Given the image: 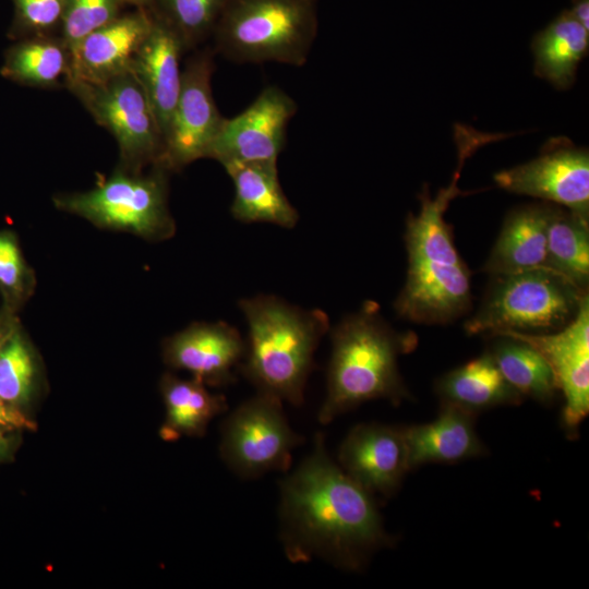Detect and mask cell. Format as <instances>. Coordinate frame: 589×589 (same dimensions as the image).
I'll return each mask as SVG.
<instances>
[{
	"mask_svg": "<svg viewBox=\"0 0 589 589\" xmlns=\"http://www.w3.org/2000/svg\"><path fill=\"white\" fill-rule=\"evenodd\" d=\"M245 351L247 340L236 327L225 322L194 323L166 340L164 358L205 385L225 386L236 381L233 369Z\"/></svg>",
	"mask_w": 589,
	"mask_h": 589,
	"instance_id": "obj_14",
	"label": "cell"
},
{
	"mask_svg": "<svg viewBox=\"0 0 589 589\" xmlns=\"http://www.w3.org/2000/svg\"><path fill=\"white\" fill-rule=\"evenodd\" d=\"M570 14L589 31V0H572Z\"/></svg>",
	"mask_w": 589,
	"mask_h": 589,
	"instance_id": "obj_33",
	"label": "cell"
},
{
	"mask_svg": "<svg viewBox=\"0 0 589 589\" xmlns=\"http://www.w3.org/2000/svg\"><path fill=\"white\" fill-rule=\"evenodd\" d=\"M279 520L281 543L293 563L318 557L357 570L392 543L373 495L328 456L322 433L280 484Z\"/></svg>",
	"mask_w": 589,
	"mask_h": 589,
	"instance_id": "obj_1",
	"label": "cell"
},
{
	"mask_svg": "<svg viewBox=\"0 0 589 589\" xmlns=\"http://www.w3.org/2000/svg\"><path fill=\"white\" fill-rule=\"evenodd\" d=\"M317 29L316 0H231L213 32V50L237 63L302 67Z\"/></svg>",
	"mask_w": 589,
	"mask_h": 589,
	"instance_id": "obj_5",
	"label": "cell"
},
{
	"mask_svg": "<svg viewBox=\"0 0 589 589\" xmlns=\"http://www.w3.org/2000/svg\"><path fill=\"white\" fill-rule=\"evenodd\" d=\"M0 74L23 86L67 88L71 50L59 35L16 40L4 51Z\"/></svg>",
	"mask_w": 589,
	"mask_h": 589,
	"instance_id": "obj_22",
	"label": "cell"
},
{
	"mask_svg": "<svg viewBox=\"0 0 589 589\" xmlns=\"http://www.w3.org/2000/svg\"><path fill=\"white\" fill-rule=\"evenodd\" d=\"M464 163L458 161L450 183L432 197L425 185L420 211L406 220L407 278L394 302L397 315L417 324H448L471 306L470 272L445 220L450 202L465 194L457 183Z\"/></svg>",
	"mask_w": 589,
	"mask_h": 589,
	"instance_id": "obj_2",
	"label": "cell"
},
{
	"mask_svg": "<svg viewBox=\"0 0 589 589\" xmlns=\"http://www.w3.org/2000/svg\"><path fill=\"white\" fill-rule=\"evenodd\" d=\"M149 173L119 168L85 192L53 197L57 208L83 217L100 228L124 230L149 240H164L175 232L168 208V172L153 165Z\"/></svg>",
	"mask_w": 589,
	"mask_h": 589,
	"instance_id": "obj_7",
	"label": "cell"
},
{
	"mask_svg": "<svg viewBox=\"0 0 589 589\" xmlns=\"http://www.w3.org/2000/svg\"><path fill=\"white\" fill-rule=\"evenodd\" d=\"M474 418V412L442 401L433 421L402 428L409 469L430 462L453 464L483 454Z\"/></svg>",
	"mask_w": 589,
	"mask_h": 589,
	"instance_id": "obj_18",
	"label": "cell"
},
{
	"mask_svg": "<svg viewBox=\"0 0 589 589\" xmlns=\"http://www.w3.org/2000/svg\"><path fill=\"white\" fill-rule=\"evenodd\" d=\"M587 296L588 291L545 266L495 275L465 330L492 337L505 332H556L575 318Z\"/></svg>",
	"mask_w": 589,
	"mask_h": 589,
	"instance_id": "obj_6",
	"label": "cell"
},
{
	"mask_svg": "<svg viewBox=\"0 0 589 589\" xmlns=\"http://www.w3.org/2000/svg\"><path fill=\"white\" fill-rule=\"evenodd\" d=\"M496 336L525 341L542 354L565 399L564 426L573 432L578 429L589 412V296L582 300L575 318L556 332H505Z\"/></svg>",
	"mask_w": 589,
	"mask_h": 589,
	"instance_id": "obj_13",
	"label": "cell"
},
{
	"mask_svg": "<svg viewBox=\"0 0 589 589\" xmlns=\"http://www.w3.org/2000/svg\"><path fill=\"white\" fill-rule=\"evenodd\" d=\"M223 167L235 187L231 204L235 219L284 228L297 225L299 214L281 189L277 160L231 163Z\"/></svg>",
	"mask_w": 589,
	"mask_h": 589,
	"instance_id": "obj_19",
	"label": "cell"
},
{
	"mask_svg": "<svg viewBox=\"0 0 589 589\" xmlns=\"http://www.w3.org/2000/svg\"><path fill=\"white\" fill-rule=\"evenodd\" d=\"M501 189L542 199L589 218V153L566 137L551 139L540 155L498 171Z\"/></svg>",
	"mask_w": 589,
	"mask_h": 589,
	"instance_id": "obj_11",
	"label": "cell"
},
{
	"mask_svg": "<svg viewBox=\"0 0 589 589\" xmlns=\"http://www.w3.org/2000/svg\"><path fill=\"white\" fill-rule=\"evenodd\" d=\"M339 466L368 492L390 496L409 471L402 428L359 424L344 440Z\"/></svg>",
	"mask_w": 589,
	"mask_h": 589,
	"instance_id": "obj_15",
	"label": "cell"
},
{
	"mask_svg": "<svg viewBox=\"0 0 589 589\" xmlns=\"http://www.w3.org/2000/svg\"><path fill=\"white\" fill-rule=\"evenodd\" d=\"M230 1L154 0L149 10L176 32L187 51L213 35Z\"/></svg>",
	"mask_w": 589,
	"mask_h": 589,
	"instance_id": "obj_27",
	"label": "cell"
},
{
	"mask_svg": "<svg viewBox=\"0 0 589 589\" xmlns=\"http://www.w3.org/2000/svg\"><path fill=\"white\" fill-rule=\"evenodd\" d=\"M281 401L259 392L225 421L220 454L239 477L256 478L290 467L292 449L303 440L288 424Z\"/></svg>",
	"mask_w": 589,
	"mask_h": 589,
	"instance_id": "obj_9",
	"label": "cell"
},
{
	"mask_svg": "<svg viewBox=\"0 0 589 589\" xmlns=\"http://www.w3.org/2000/svg\"><path fill=\"white\" fill-rule=\"evenodd\" d=\"M11 333L12 332H8L5 328L0 327V354Z\"/></svg>",
	"mask_w": 589,
	"mask_h": 589,
	"instance_id": "obj_36",
	"label": "cell"
},
{
	"mask_svg": "<svg viewBox=\"0 0 589 589\" xmlns=\"http://www.w3.org/2000/svg\"><path fill=\"white\" fill-rule=\"evenodd\" d=\"M26 268L16 241L9 235H0V285L13 291L24 286Z\"/></svg>",
	"mask_w": 589,
	"mask_h": 589,
	"instance_id": "obj_31",
	"label": "cell"
},
{
	"mask_svg": "<svg viewBox=\"0 0 589 589\" xmlns=\"http://www.w3.org/2000/svg\"><path fill=\"white\" fill-rule=\"evenodd\" d=\"M498 339L489 352L502 375L522 397L549 402L558 390L553 372L542 354L525 341L506 336Z\"/></svg>",
	"mask_w": 589,
	"mask_h": 589,
	"instance_id": "obj_26",
	"label": "cell"
},
{
	"mask_svg": "<svg viewBox=\"0 0 589 589\" xmlns=\"http://www.w3.org/2000/svg\"><path fill=\"white\" fill-rule=\"evenodd\" d=\"M123 0H64L60 36L70 50L86 35L121 14Z\"/></svg>",
	"mask_w": 589,
	"mask_h": 589,
	"instance_id": "obj_30",
	"label": "cell"
},
{
	"mask_svg": "<svg viewBox=\"0 0 589 589\" xmlns=\"http://www.w3.org/2000/svg\"><path fill=\"white\" fill-rule=\"evenodd\" d=\"M4 429L0 428V456L9 448V440L5 436Z\"/></svg>",
	"mask_w": 589,
	"mask_h": 589,
	"instance_id": "obj_35",
	"label": "cell"
},
{
	"mask_svg": "<svg viewBox=\"0 0 589 589\" xmlns=\"http://www.w3.org/2000/svg\"><path fill=\"white\" fill-rule=\"evenodd\" d=\"M152 15L151 29L131 63L130 72L144 89L165 142L180 92V61L185 50L176 32L163 20Z\"/></svg>",
	"mask_w": 589,
	"mask_h": 589,
	"instance_id": "obj_17",
	"label": "cell"
},
{
	"mask_svg": "<svg viewBox=\"0 0 589 589\" xmlns=\"http://www.w3.org/2000/svg\"><path fill=\"white\" fill-rule=\"evenodd\" d=\"M332 356L327 393L318 412L323 424L372 399L394 405L410 398L398 371V357L412 351L418 337L398 332L381 315L374 301L346 315L330 330Z\"/></svg>",
	"mask_w": 589,
	"mask_h": 589,
	"instance_id": "obj_3",
	"label": "cell"
},
{
	"mask_svg": "<svg viewBox=\"0 0 589 589\" xmlns=\"http://www.w3.org/2000/svg\"><path fill=\"white\" fill-rule=\"evenodd\" d=\"M238 304L249 328L240 372L259 392L301 405L315 349L329 330L327 314L267 294L242 299Z\"/></svg>",
	"mask_w": 589,
	"mask_h": 589,
	"instance_id": "obj_4",
	"label": "cell"
},
{
	"mask_svg": "<svg viewBox=\"0 0 589 589\" xmlns=\"http://www.w3.org/2000/svg\"><path fill=\"white\" fill-rule=\"evenodd\" d=\"M13 19L8 29L12 40L60 36L64 0H11Z\"/></svg>",
	"mask_w": 589,
	"mask_h": 589,
	"instance_id": "obj_29",
	"label": "cell"
},
{
	"mask_svg": "<svg viewBox=\"0 0 589 589\" xmlns=\"http://www.w3.org/2000/svg\"><path fill=\"white\" fill-rule=\"evenodd\" d=\"M154 0H123L124 4H130L135 9L149 10Z\"/></svg>",
	"mask_w": 589,
	"mask_h": 589,
	"instance_id": "obj_34",
	"label": "cell"
},
{
	"mask_svg": "<svg viewBox=\"0 0 589 589\" xmlns=\"http://www.w3.org/2000/svg\"><path fill=\"white\" fill-rule=\"evenodd\" d=\"M160 389L166 406L161 435L168 440L203 435L209 421L227 409L223 395L209 393L205 384L195 378L181 380L167 374Z\"/></svg>",
	"mask_w": 589,
	"mask_h": 589,
	"instance_id": "obj_24",
	"label": "cell"
},
{
	"mask_svg": "<svg viewBox=\"0 0 589 589\" xmlns=\"http://www.w3.org/2000/svg\"><path fill=\"white\" fill-rule=\"evenodd\" d=\"M545 267L584 291L589 284V218L552 205L546 227Z\"/></svg>",
	"mask_w": 589,
	"mask_h": 589,
	"instance_id": "obj_25",
	"label": "cell"
},
{
	"mask_svg": "<svg viewBox=\"0 0 589 589\" xmlns=\"http://www.w3.org/2000/svg\"><path fill=\"white\" fill-rule=\"evenodd\" d=\"M0 428L4 430L32 429L34 424L16 407L0 400Z\"/></svg>",
	"mask_w": 589,
	"mask_h": 589,
	"instance_id": "obj_32",
	"label": "cell"
},
{
	"mask_svg": "<svg viewBox=\"0 0 589 589\" xmlns=\"http://www.w3.org/2000/svg\"><path fill=\"white\" fill-rule=\"evenodd\" d=\"M215 51H195L182 67L178 99L165 139L160 165L179 170L196 159L207 158L225 118L212 91Z\"/></svg>",
	"mask_w": 589,
	"mask_h": 589,
	"instance_id": "obj_10",
	"label": "cell"
},
{
	"mask_svg": "<svg viewBox=\"0 0 589 589\" xmlns=\"http://www.w3.org/2000/svg\"><path fill=\"white\" fill-rule=\"evenodd\" d=\"M588 48L589 31L564 10L532 39L534 74L557 89H568Z\"/></svg>",
	"mask_w": 589,
	"mask_h": 589,
	"instance_id": "obj_21",
	"label": "cell"
},
{
	"mask_svg": "<svg viewBox=\"0 0 589 589\" xmlns=\"http://www.w3.org/2000/svg\"><path fill=\"white\" fill-rule=\"evenodd\" d=\"M297 112L294 99L276 85L261 91L242 112L225 118L207 158L231 163L277 160L287 140L289 121Z\"/></svg>",
	"mask_w": 589,
	"mask_h": 589,
	"instance_id": "obj_12",
	"label": "cell"
},
{
	"mask_svg": "<svg viewBox=\"0 0 589 589\" xmlns=\"http://www.w3.org/2000/svg\"><path fill=\"white\" fill-rule=\"evenodd\" d=\"M436 390L442 401L474 413L496 406L518 405L522 400L504 378L489 351L443 375Z\"/></svg>",
	"mask_w": 589,
	"mask_h": 589,
	"instance_id": "obj_23",
	"label": "cell"
},
{
	"mask_svg": "<svg viewBox=\"0 0 589 589\" xmlns=\"http://www.w3.org/2000/svg\"><path fill=\"white\" fill-rule=\"evenodd\" d=\"M152 22L149 10L135 9L86 35L71 50L69 82L97 83L130 72Z\"/></svg>",
	"mask_w": 589,
	"mask_h": 589,
	"instance_id": "obj_16",
	"label": "cell"
},
{
	"mask_svg": "<svg viewBox=\"0 0 589 589\" xmlns=\"http://www.w3.org/2000/svg\"><path fill=\"white\" fill-rule=\"evenodd\" d=\"M67 89L115 137L119 168L139 172L161 161L165 142L157 118L131 72L97 83L70 81Z\"/></svg>",
	"mask_w": 589,
	"mask_h": 589,
	"instance_id": "obj_8",
	"label": "cell"
},
{
	"mask_svg": "<svg viewBox=\"0 0 589 589\" xmlns=\"http://www.w3.org/2000/svg\"><path fill=\"white\" fill-rule=\"evenodd\" d=\"M551 206L532 204L513 209L482 269L495 276L545 266Z\"/></svg>",
	"mask_w": 589,
	"mask_h": 589,
	"instance_id": "obj_20",
	"label": "cell"
},
{
	"mask_svg": "<svg viewBox=\"0 0 589 589\" xmlns=\"http://www.w3.org/2000/svg\"><path fill=\"white\" fill-rule=\"evenodd\" d=\"M36 374L29 346L19 333H11L0 354V400L11 406L26 402Z\"/></svg>",
	"mask_w": 589,
	"mask_h": 589,
	"instance_id": "obj_28",
	"label": "cell"
}]
</instances>
